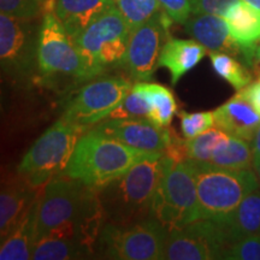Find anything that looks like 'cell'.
Listing matches in <instances>:
<instances>
[{
	"label": "cell",
	"mask_w": 260,
	"mask_h": 260,
	"mask_svg": "<svg viewBox=\"0 0 260 260\" xmlns=\"http://www.w3.org/2000/svg\"><path fill=\"white\" fill-rule=\"evenodd\" d=\"M239 0H190L191 14H210L223 16Z\"/></svg>",
	"instance_id": "cell-33"
},
{
	"label": "cell",
	"mask_w": 260,
	"mask_h": 260,
	"mask_svg": "<svg viewBox=\"0 0 260 260\" xmlns=\"http://www.w3.org/2000/svg\"><path fill=\"white\" fill-rule=\"evenodd\" d=\"M206 47L197 40L169 38L159 56V67L169 70L171 84L176 86L180 80L203 60L207 54Z\"/></svg>",
	"instance_id": "cell-19"
},
{
	"label": "cell",
	"mask_w": 260,
	"mask_h": 260,
	"mask_svg": "<svg viewBox=\"0 0 260 260\" xmlns=\"http://www.w3.org/2000/svg\"><path fill=\"white\" fill-rule=\"evenodd\" d=\"M149 104L147 118L160 128H168L178 112L174 93L168 87L153 82H139Z\"/></svg>",
	"instance_id": "cell-23"
},
{
	"label": "cell",
	"mask_w": 260,
	"mask_h": 260,
	"mask_svg": "<svg viewBox=\"0 0 260 260\" xmlns=\"http://www.w3.org/2000/svg\"><path fill=\"white\" fill-rule=\"evenodd\" d=\"M237 94L251 104L253 109L260 115V76L243 89L237 90Z\"/></svg>",
	"instance_id": "cell-35"
},
{
	"label": "cell",
	"mask_w": 260,
	"mask_h": 260,
	"mask_svg": "<svg viewBox=\"0 0 260 260\" xmlns=\"http://www.w3.org/2000/svg\"><path fill=\"white\" fill-rule=\"evenodd\" d=\"M214 126L236 138L252 142L254 134L260 125V115L253 106L235 94L225 104L213 111Z\"/></svg>",
	"instance_id": "cell-18"
},
{
	"label": "cell",
	"mask_w": 260,
	"mask_h": 260,
	"mask_svg": "<svg viewBox=\"0 0 260 260\" xmlns=\"http://www.w3.org/2000/svg\"><path fill=\"white\" fill-rule=\"evenodd\" d=\"M158 3L176 23L184 24L191 15L190 0H158Z\"/></svg>",
	"instance_id": "cell-34"
},
{
	"label": "cell",
	"mask_w": 260,
	"mask_h": 260,
	"mask_svg": "<svg viewBox=\"0 0 260 260\" xmlns=\"http://www.w3.org/2000/svg\"><path fill=\"white\" fill-rule=\"evenodd\" d=\"M92 128L115 138L130 147L151 153H164L175 135L172 129L160 128L148 118H105Z\"/></svg>",
	"instance_id": "cell-14"
},
{
	"label": "cell",
	"mask_w": 260,
	"mask_h": 260,
	"mask_svg": "<svg viewBox=\"0 0 260 260\" xmlns=\"http://www.w3.org/2000/svg\"><path fill=\"white\" fill-rule=\"evenodd\" d=\"M228 245L246 236L260 235V187L247 195L224 225Z\"/></svg>",
	"instance_id": "cell-22"
},
{
	"label": "cell",
	"mask_w": 260,
	"mask_h": 260,
	"mask_svg": "<svg viewBox=\"0 0 260 260\" xmlns=\"http://www.w3.org/2000/svg\"><path fill=\"white\" fill-rule=\"evenodd\" d=\"M130 28L116 5L81 31L74 42L88 63L104 73L109 68L123 67Z\"/></svg>",
	"instance_id": "cell-9"
},
{
	"label": "cell",
	"mask_w": 260,
	"mask_h": 260,
	"mask_svg": "<svg viewBox=\"0 0 260 260\" xmlns=\"http://www.w3.org/2000/svg\"><path fill=\"white\" fill-rule=\"evenodd\" d=\"M113 3L128 23L130 31L144 24L161 10L158 0H113Z\"/></svg>",
	"instance_id": "cell-28"
},
{
	"label": "cell",
	"mask_w": 260,
	"mask_h": 260,
	"mask_svg": "<svg viewBox=\"0 0 260 260\" xmlns=\"http://www.w3.org/2000/svg\"><path fill=\"white\" fill-rule=\"evenodd\" d=\"M253 170L255 171L256 176H258L259 182H260V159L259 158H253Z\"/></svg>",
	"instance_id": "cell-38"
},
{
	"label": "cell",
	"mask_w": 260,
	"mask_h": 260,
	"mask_svg": "<svg viewBox=\"0 0 260 260\" xmlns=\"http://www.w3.org/2000/svg\"><path fill=\"white\" fill-rule=\"evenodd\" d=\"M228 136H229L228 133L214 126L193 139H187L186 147L188 160L210 162L214 149Z\"/></svg>",
	"instance_id": "cell-27"
},
{
	"label": "cell",
	"mask_w": 260,
	"mask_h": 260,
	"mask_svg": "<svg viewBox=\"0 0 260 260\" xmlns=\"http://www.w3.org/2000/svg\"><path fill=\"white\" fill-rule=\"evenodd\" d=\"M243 2L248 3V4H251L252 6H254V8L260 10V0H243Z\"/></svg>",
	"instance_id": "cell-39"
},
{
	"label": "cell",
	"mask_w": 260,
	"mask_h": 260,
	"mask_svg": "<svg viewBox=\"0 0 260 260\" xmlns=\"http://www.w3.org/2000/svg\"><path fill=\"white\" fill-rule=\"evenodd\" d=\"M256 61H258V64L260 65V44L258 46V50H256Z\"/></svg>",
	"instance_id": "cell-40"
},
{
	"label": "cell",
	"mask_w": 260,
	"mask_h": 260,
	"mask_svg": "<svg viewBox=\"0 0 260 260\" xmlns=\"http://www.w3.org/2000/svg\"><path fill=\"white\" fill-rule=\"evenodd\" d=\"M223 18L225 19L233 40L242 52L243 61L252 67L256 60V50L260 44V10L239 0Z\"/></svg>",
	"instance_id": "cell-16"
},
{
	"label": "cell",
	"mask_w": 260,
	"mask_h": 260,
	"mask_svg": "<svg viewBox=\"0 0 260 260\" xmlns=\"http://www.w3.org/2000/svg\"><path fill=\"white\" fill-rule=\"evenodd\" d=\"M177 115L181 119V132L186 139H193L214 126V113L211 111L194 113L180 111Z\"/></svg>",
	"instance_id": "cell-31"
},
{
	"label": "cell",
	"mask_w": 260,
	"mask_h": 260,
	"mask_svg": "<svg viewBox=\"0 0 260 260\" xmlns=\"http://www.w3.org/2000/svg\"><path fill=\"white\" fill-rule=\"evenodd\" d=\"M183 25L187 34L206 47L209 52H224L230 56L242 58V52L233 40L222 16L191 14Z\"/></svg>",
	"instance_id": "cell-17"
},
{
	"label": "cell",
	"mask_w": 260,
	"mask_h": 260,
	"mask_svg": "<svg viewBox=\"0 0 260 260\" xmlns=\"http://www.w3.org/2000/svg\"><path fill=\"white\" fill-rule=\"evenodd\" d=\"M169 229L154 217L130 224H104L96 258L116 260L162 259Z\"/></svg>",
	"instance_id": "cell-7"
},
{
	"label": "cell",
	"mask_w": 260,
	"mask_h": 260,
	"mask_svg": "<svg viewBox=\"0 0 260 260\" xmlns=\"http://www.w3.org/2000/svg\"><path fill=\"white\" fill-rule=\"evenodd\" d=\"M86 129L60 118L39 138L22 158L18 175L31 187L44 188L52 178L63 174L75 146Z\"/></svg>",
	"instance_id": "cell-6"
},
{
	"label": "cell",
	"mask_w": 260,
	"mask_h": 260,
	"mask_svg": "<svg viewBox=\"0 0 260 260\" xmlns=\"http://www.w3.org/2000/svg\"><path fill=\"white\" fill-rule=\"evenodd\" d=\"M153 154L89 128L77 141L63 174L99 189Z\"/></svg>",
	"instance_id": "cell-2"
},
{
	"label": "cell",
	"mask_w": 260,
	"mask_h": 260,
	"mask_svg": "<svg viewBox=\"0 0 260 260\" xmlns=\"http://www.w3.org/2000/svg\"><path fill=\"white\" fill-rule=\"evenodd\" d=\"M113 5V0H56L54 15L74 40Z\"/></svg>",
	"instance_id": "cell-20"
},
{
	"label": "cell",
	"mask_w": 260,
	"mask_h": 260,
	"mask_svg": "<svg viewBox=\"0 0 260 260\" xmlns=\"http://www.w3.org/2000/svg\"><path fill=\"white\" fill-rule=\"evenodd\" d=\"M41 188L31 187L23 178L3 180L0 193V241H4L23 219L41 194Z\"/></svg>",
	"instance_id": "cell-15"
},
{
	"label": "cell",
	"mask_w": 260,
	"mask_h": 260,
	"mask_svg": "<svg viewBox=\"0 0 260 260\" xmlns=\"http://www.w3.org/2000/svg\"><path fill=\"white\" fill-rule=\"evenodd\" d=\"M3 14L22 19H37L42 9L37 0H0Z\"/></svg>",
	"instance_id": "cell-32"
},
{
	"label": "cell",
	"mask_w": 260,
	"mask_h": 260,
	"mask_svg": "<svg viewBox=\"0 0 260 260\" xmlns=\"http://www.w3.org/2000/svg\"><path fill=\"white\" fill-rule=\"evenodd\" d=\"M162 157L155 153L98 189L106 222L130 224L153 217Z\"/></svg>",
	"instance_id": "cell-3"
},
{
	"label": "cell",
	"mask_w": 260,
	"mask_h": 260,
	"mask_svg": "<svg viewBox=\"0 0 260 260\" xmlns=\"http://www.w3.org/2000/svg\"><path fill=\"white\" fill-rule=\"evenodd\" d=\"M132 88V79L124 75L93 79L69 100L61 118L88 130L107 118Z\"/></svg>",
	"instance_id": "cell-11"
},
{
	"label": "cell",
	"mask_w": 260,
	"mask_h": 260,
	"mask_svg": "<svg viewBox=\"0 0 260 260\" xmlns=\"http://www.w3.org/2000/svg\"><path fill=\"white\" fill-rule=\"evenodd\" d=\"M149 112V104L141 86L136 82L130 92L126 94L122 103L110 113L109 119H136L147 118Z\"/></svg>",
	"instance_id": "cell-29"
},
{
	"label": "cell",
	"mask_w": 260,
	"mask_h": 260,
	"mask_svg": "<svg viewBox=\"0 0 260 260\" xmlns=\"http://www.w3.org/2000/svg\"><path fill=\"white\" fill-rule=\"evenodd\" d=\"M105 223L96 188L60 174L42 189L38 205L37 241L41 237L74 241L96 258L98 240Z\"/></svg>",
	"instance_id": "cell-1"
},
{
	"label": "cell",
	"mask_w": 260,
	"mask_h": 260,
	"mask_svg": "<svg viewBox=\"0 0 260 260\" xmlns=\"http://www.w3.org/2000/svg\"><path fill=\"white\" fill-rule=\"evenodd\" d=\"M252 151H253V158H259L260 159V125L256 129L254 138H253L252 142Z\"/></svg>",
	"instance_id": "cell-36"
},
{
	"label": "cell",
	"mask_w": 260,
	"mask_h": 260,
	"mask_svg": "<svg viewBox=\"0 0 260 260\" xmlns=\"http://www.w3.org/2000/svg\"><path fill=\"white\" fill-rule=\"evenodd\" d=\"M228 246L224 226L211 219L200 218L187 225L169 230L162 259H222Z\"/></svg>",
	"instance_id": "cell-12"
},
{
	"label": "cell",
	"mask_w": 260,
	"mask_h": 260,
	"mask_svg": "<svg viewBox=\"0 0 260 260\" xmlns=\"http://www.w3.org/2000/svg\"><path fill=\"white\" fill-rule=\"evenodd\" d=\"M41 195V194H40ZM39 199L31 205L23 219L18 223L14 232L2 242L0 259L28 260L31 259L32 249L37 242V214Z\"/></svg>",
	"instance_id": "cell-21"
},
{
	"label": "cell",
	"mask_w": 260,
	"mask_h": 260,
	"mask_svg": "<svg viewBox=\"0 0 260 260\" xmlns=\"http://www.w3.org/2000/svg\"><path fill=\"white\" fill-rule=\"evenodd\" d=\"M210 59L214 73L235 90H241L252 83L251 73L234 56L224 52H210Z\"/></svg>",
	"instance_id": "cell-26"
},
{
	"label": "cell",
	"mask_w": 260,
	"mask_h": 260,
	"mask_svg": "<svg viewBox=\"0 0 260 260\" xmlns=\"http://www.w3.org/2000/svg\"><path fill=\"white\" fill-rule=\"evenodd\" d=\"M172 19L164 10H160L151 19L130 31L124 68L128 76L135 82H148L159 67V56Z\"/></svg>",
	"instance_id": "cell-13"
},
{
	"label": "cell",
	"mask_w": 260,
	"mask_h": 260,
	"mask_svg": "<svg viewBox=\"0 0 260 260\" xmlns=\"http://www.w3.org/2000/svg\"><path fill=\"white\" fill-rule=\"evenodd\" d=\"M211 164L230 170L253 169V151L251 142L229 135L214 149Z\"/></svg>",
	"instance_id": "cell-24"
},
{
	"label": "cell",
	"mask_w": 260,
	"mask_h": 260,
	"mask_svg": "<svg viewBox=\"0 0 260 260\" xmlns=\"http://www.w3.org/2000/svg\"><path fill=\"white\" fill-rule=\"evenodd\" d=\"M38 73L42 77L92 81L102 73L88 63L54 12L44 15L38 44Z\"/></svg>",
	"instance_id": "cell-8"
},
{
	"label": "cell",
	"mask_w": 260,
	"mask_h": 260,
	"mask_svg": "<svg viewBox=\"0 0 260 260\" xmlns=\"http://www.w3.org/2000/svg\"><path fill=\"white\" fill-rule=\"evenodd\" d=\"M94 258L86 247L74 241L57 237H41L35 242L31 259L34 260H73Z\"/></svg>",
	"instance_id": "cell-25"
},
{
	"label": "cell",
	"mask_w": 260,
	"mask_h": 260,
	"mask_svg": "<svg viewBox=\"0 0 260 260\" xmlns=\"http://www.w3.org/2000/svg\"><path fill=\"white\" fill-rule=\"evenodd\" d=\"M42 9V14L46 15L50 12H54V6H56V0H37Z\"/></svg>",
	"instance_id": "cell-37"
},
{
	"label": "cell",
	"mask_w": 260,
	"mask_h": 260,
	"mask_svg": "<svg viewBox=\"0 0 260 260\" xmlns=\"http://www.w3.org/2000/svg\"><path fill=\"white\" fill-rule=\"evenodd\" d=\"M197 184L200 218L225 225L243 199L260 187L253 169L230 170L211 162L188 160Z\"/></svg>",
	"instance_id": "cell-4"
},
{
	"label": "cell",
	"mask_w": 260,
	"mask_h": 260,
	"mask_svg": "<svg viewBox=\"0 0 260 260\" xmlns=\"http://www.w3.org/2000/svg\"><path fill=\"white\" fill-rule=\"evenodd\" d=\"M40 27L34 19L0 15V60L2 73L16 83L32 79L38 69Z\"/></svg>",
	"instance_id": "cell-10"
},
{
	"label": "cell",
	"mask_w": 260,
	"mask_h": 260,
	"mask_svg": "<svg viewBox=\"0 0 260 260\" xmlns=\"http://www.w3.org/2000/svg\"><path fill=\"white\" fill-rule=\"evenodd\" d=\"M153 217L169 230L200 219L197 184L188 161L162 157L154 195Z\"/></svg>",
	"instance_id": "cell-5"
},
{
	"label": "cell",
	"mask_w": 260,
	"mask_h": 260,
	"mask_svg": "<svg viewBox=\"0 0 260 260\" xmlns=\"http://www.w3.org/2000/svg\"><path fill=\"white\" fill-rule=\"evenodd\" d=\"M222 259L260 260V235L241 237L230 242L224 249Z\"/></svg>",
	"instance_id": "cell-30"
}]
</instances>
